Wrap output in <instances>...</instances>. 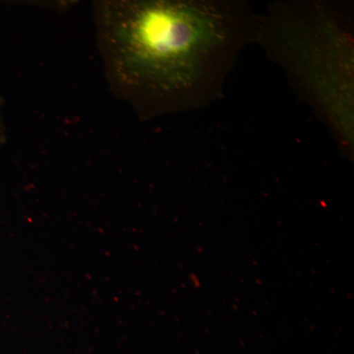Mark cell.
Segmentation results:
<instances>
[{
  "instance_id": "cell-1",
  "label": "cell",
  "mask_w": 354,
  "mask_h": 354,
  "mask_svg": "<svg viewBox=\"0 0 354 354\" xmlns=\"http://www.w3.org/2000/svg\"><path fill=\"white\" fill-rule=\"evenodd\" d=\"M260 20L239 1H144L114 12L113 39L121 73L162 108H201L220 94Z\"/></svg>"
},
{
  "instance_id": "cell-2",
  "label": "cell",
  "mask_w": 354,
  "mask_h": 354,
  "mask_svg": "<svg viewBox=\"0 0 354 354\" xmlns=\"http://www.w3.org/2000/svg\"><path fill=\"white\" fill-rule=\"evenodd\" d=\"M1 109V97H0V143H1L2 139H3V123H2Z\"/></svg>"
}]
</instances>
